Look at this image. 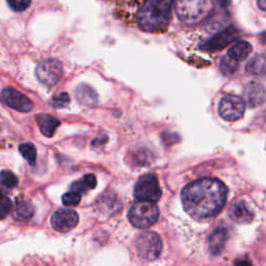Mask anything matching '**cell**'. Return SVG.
Returning <instances> with one entry per match:
<instances>
[{
  "mask_svg": "<svg viewBox=\"0 0 266 266\" xmlns=\"http://www.w3.org/2000/svg\"><path fill=\"white\" fill-rule=\"evenodd\" d=\"M244 103L249 104L251 107L262 105L266 100V91L263 85L251 82L244 87Z\"/></svg>",
  "mask_w": 266,
  "mask_h": 266,
  "instance_id": "cell-12",
  "label": "cell"
},
{
  "mask_svg": "<svg viewBox=\"0 0 266 266\" xmlns=\"http://www.w3.org/2000/svg\"><path fill=\"white\" fill-rule=\"evenodd\" d=\"M8 5L15 12H23L30 6L31 0H6Z\"/></svg>",
  "mask_w": 266,
  "mask_h": 266,
  "instance_id": "cell-26",
  "label": "cell"
},
{
  "mask_svg": "<svg viewBox=\"0 0 266 266\" xmlns=\"http://www.w3.org/2000/svg\"><path fill=\"white\" fill-rule=\"evenodd\" d=\"M252 52V45L250 43L241 41L236 43L231 48L229 49L227 55L234 59L237 63L240 64Z\"/></svg>",
  "mask_w": 266,
  "mask_h": 266,
  "instance_id": "cell-17",
  "label": "cell"
},
{
  "mask_svg": "<svg viewBox=\"0 0 266 266\" xmlns=\"http://www.w3.org/2000/svg\"><path fill=\"white\" fill-rule=\"evenodd\" d=\"M40 131L44 136L52 137L60 125V121L47 113H41L35 117Z\"/></svg>",
  "mask_w": 266,
  "mask_h": 266,
  "instance_id": "cell-14",
  "label": "cell"
},
{
  "mask_svg": "<svg viewBox=\"0 0 266 266\" xmlns=\"http://www.w3.org/2000/svg\"><path fill=\"white\" fill-rule=\"evenodd\" d=\"M238 37V31L234 27H229L221 30L220 32L213 35L211 39L204 43L203 49L209 52H215L224 49L229 44L233 43Z\"/></svg>",
  "mask_w": 266,
  "mask_h": 266,
  "instance_id": "cell-11",
  "label": "cell"
},
{
  "mask_svg": "<svg viewBox=\"0 0 266 266\" xmlns=\"http://www.w3.org/2000/svg\"><path fill=\"white\" fill-rule=\"evenodd\" d=\"M1 100L10 107L20 111L29 112L33 108L32 101L12 87H6L1 93Z\"/></svg>",
  "mask_w": 266,
  "mask_h": 266,
  "instance_id": "cell-10",
  "label": "cell"
},
{
  "mask_svg": "<svg viewBox=\"0 0 266 266\" xmlns=\"http://www.w3.org/2000/svg\"><path fill=\"white\" fill-rule=\"evenodd\" d=\"M228 239V232L224 228H217L209 237V249L213 255H219L223 252Z\"/></svg>",
  "mask_w": 266,
  "mask_h": 266,
  "instance_id": "cell-16",
  "label": "cell"
},
{
  "mask_svg": "<svg viewBox=\"0 0 266 266\" xmlns=\"http://www.w3.org/2000/svg\"><path fill=\"white\" fill-rule=\"evenodd\" d=\"M238 68H239V63H237V61H235L227 54L221 57L219 61L220 72L226 76H231L235 74L237 72Z\"/></svg>",
  "mask_w": 266,
  "mask_h": 266,
  "instance_id": "cell-20",
  "label": "cell"
},
{
  "mask_svg": "<svg viewBox=\"0 0 266 266\" xmlns=\"http://www.w3.org/2000/svg\"><path fill=\"white\" fill-rule=\"evenodd\" d=\"M159 216L158 207L154 203L136 202L128 212L130 223L138 229H146L154 225Z\"/></svg>",
  "mask_w": 266,
  "mask_h": 266,
  "instance_id": "cell-4",
  "label": "cell"
},
{
  "mask_svg": "<svg viewBox=\"0 0 266 266\" xmlns=\"http://www.w3.org/2000/svg\"><path fill=\"white\" fill-rule=\"evenodd\" d=\"M174 0H146L137 12L140 29L149 32L164 30L171 20V7Z\"/></svg>",
  "mask_w": 266,
  "mask_h": 266,
  "instance_id": "cell-2",
  "label": "cell"
},
{
  "mask_svg": "<svg viewBox=\"0 0 266 266\" xmlns=\"http://www.w3.org/2000/svg\"><path fill=\"white\" fill-rule=\"evenodd\" d=\"M76 99L79 103L86 106H95L98 103V95L92 86L82 83L79 84L75 90Z\"/></svg>",
  "mask_w": 266,
  "mask_h": 266,
  "instance_id": "cell-15",
  "label": "cell"
},
{
  "mask_svg": "<svg viewBox=\"0 0 266 266\" xmlns=\"http://www.w3.org/2000/svg\"><path fill=\"white\" fill-rule=\"evenodd\" d=\"M79 216L75 210L60 208L51 216V226L59 233H68L77 226Z\"/></svg>",
  "mask_w": 266,
  "mask_h": 266,
  "instance_id": "cell-9",
  "label": "cell"
},
{
  "mask_svg": "<svg viewBox=\"0 0 266 266\" xmlns=\"http://www.w3.org/2000/svg\"><path fill=\"white\" fill-rule=\"evenodd\" d=\"M34 214V208L29 202H18L14 210V218L18 221H27Z\"/></svg>",
  "mask_w": 266,
  "mask_h": 266,
  "instance_id": "cell-18",
  "label": "cell"
},
{
  "mask_svg": "<svg viewBox=\"0 0 266 266\" xmlns=\"http://www.w3.org/2000/svg\"><path fill=\"white\" fill-rule=\"evenodd\" d=\"M106 139H107V138H106V136H99V137H97V138L93 141V145H94L95 147H99V146H101V145H103V144L105 143Z\"/></svg>",
  "mask_w": 266,
  "mask_h": 266,
  "instance_id": "cell-29",
  "label": "cell"
},
{
  "mask_svg": "<svg viewBox=\"0 0 266 266\" xmlns=\"http://www.w3.org/2000/svg\"><path fill=\"white\" fill-rule=\"evenodd\" d=\"M136 250L140 258L147 261L156 260L161 254V239L155 232L143 233L137 238Z\"/></svg>",
  "mask_w": 266,
  "mask_h": 266,
  "instance_id": "cell-6",
  "label": "cell"
},
{
  "mask_svg": "<svg viewBox=\"0 0 266 266\" xmlns=\"http://www.w3.org/2000/svg\"><path fill=\"white\" fill-rule=\"evenodd\" d=\"M258 6L260 10L266 12V0H258Z\"/></svg>",
  "mask_w": 266,
  "mask_h": 266,
  "instance_id": "cell-31",
  "label": "cell"
},
{
  "mask_svg": "<svg viewBox=\"0 0 266 266\" xmlns=\"http://www.w3.org/2000/svg\"><path fill=\"white\" fill-rule=\"evenodd\" d=\"M19 152L30 165H33L37 161V149H35L34 145L30 143L21 144L19 146Z\"/></svg>",
  "mask_w": 266,
  "mask_h": 266,
  "instance_id": "cell-21",
  "label": "cell"
},
{
  "mask_svg": "<svg viewBox=\"0 0 266 266\" xmlns=\"http://www.w3.org/2000/svg\"><path fill=\"white\" fill-rule=\"evenodd\" d=\"M70 104V96L67 93H60L59 95L53 97L51 105L54 108H65Z\"/></svg>",
  "mask_w": 266,
  "mask_h": 266,
  "instance_id": "cell-25",
  "label": "cell"
},
{
  "mask_svg": "<svg viewBox=\"0 0 266 266\" xmlns=\"http://www.w3.org/2000/svg\"><path fill=\"white\" fill-rule=\"evenodd\" d=\"M245 70L252 75H266V56L261 54L254 56L249 60Z\"/></svg>",
  "mask_w": 266,
  "mask_h": 266,
  "instance_id": "cell-19",
  "label": "cell"
},
{
  "mask_svg": "<svg viewBox=\"0 0 266 266\" xmlns=\"http://www.w3.org/2000/svg\"><path fill=\"white\" fill-rule=\"evenodd\" d=\"M82 181L84 182V184L86 185V187L88 189H94L97 185V178H96V176L93 174L85 175L82 178Z\"/></svg>",
  "mask_w": 266,
  "mask_h": 266,
  "instance_id": "cell-28",
  "label": "cell"
},
{
  "mask_svg": "<svg viewBox=\"0 0 266 266\" xmlns=\"http://www.w3.org/2000/svg\"><path fill=\"white\" fill-rule=\"evenodd\" d=\"M229 215L238 224L251 223L254 218L253 212L246 206L244 202H236L229 209Z\"/></svg>",
  "mask_w": 266,
  "mask_h": 266,
  "instance_id": "cell-13",
  "label": "cell"
},
{
  "mask_svg": "<svg viewBox=\"0 0 266 266\" xmlns=\"http://www.w3.org/2000/svg\"><path fill=\"white\" fill-rule=\"evenodd\" d=\"M227 186L215 178H203L186 185L181 192L183 207L198 219L216 215L225 206Z\"/></svg>",
  "mask_w": 266,
  "mask_h": 266,
  "instance_id": "cell-1",
  "label": "cell"
},
{
  "mask_svg": "<svg viewBox=\"0 0 266 266\" xmlns=\"http://www.w3.org/2000/svg\"><path fill=\"white\" fill-rule=\"evenodd\" d=\"M176 13L187 25H196L206 20L213 8L212 0H177Z\"/></svg>",
  "mask_w": 266,
  "mask_h": 266,
  "instance_id": "cell-3",
  "label": "cell"
},
{
  "mask_svg": "<svg viewBox=\"0 0 266 266\" xmlns=\"http://www.w3.org/2000/svg\"><path fill=\"white\" fill-rule=\"evenodd\" d=\"M235 266H253V264L247 259H240L235 262Z\"/></svg>",
  "mask_w": 266,
  "mask_h": 266,
  "instance_id": "cell-30",
  "label": "cell"
},
{
  "mask_svg": "<svg viewBox=\"0 0 266 266\" xmlns=\"http://www.w3.org/2000/svg\"><path fill=\"white\" fill-rule=\"evenodd\" d=\"M245 103L240 97L227 95L219 102L218 113L225 121L234 122L241 119L244 114Z\"/></svg>",
  "mask_w": 266,
  "mask_h": 266,
  "instance_id": "cell-8",
  "label": "cell"
},
{
  "mask_svg": "<svg viewBox=\"0 0 266 266\" xmlns=\"http://www.w3.org/2000/svg\"><path fill=\"white\" fill-rule=\"evenodd\" d=\"M0 183L5 186L6 188L12 189L15 188L19 183V179L13 172L4 170L0 172Z\"/></svg>",
  "mask_w": 266,
  "mask_h": 266,
  "instance_id": "cell-22",
  "label": "cell"
},
{
  "mask_svg": "<svg viewBox=\"0 0 266 266\" xmlns=\"http://www.w3.org/2000/svg\"><path fill=\"white\" fill-rule=\"evenodd\" d=\"M81 201V194L70 191L63 196V204L66 207H75Z\"/></svg>",
  "mask_w": 266,
  "mask_h": 266,
  "instance_id": "cell-24",
  "label": "cell"
},
{
  "mask_svg": "<svg viewBox=\"0 0 266 266\" xmlns=\"http://www.w3.org/2000/svg\"><path fill=\"white\" fill-rule=\"evenodd\" d=\"M70 189L71 191H74V192H77L79 194H82V193H85L88 188L86 187V185L84 184V182L81 180H79V181H76L74 183L71 184L70 186Z\"/></svg>",
  "mask_w": 266,
  "mask_h": 266,
  "instance_id": "cell-27",
  "label": "cell"
},
{
  "mask_svg": "<svg viewBox=\"0 0 266 266\" xmlns=\"http://www.w3.org/2000/svg\"><path fill=\"white\" fill-rule=\"evenodd\" d=\"M13 207V203L11 199L0 189V219L5 218L10 213Z\"/></svg>",
  "mask_w": 266,
  "mask_h": 266,
  "instance_id": "cell-23",
  "label": "cell"
},
{
  "mask_svg": "<svg viewBox=\"0 0 266 266\" xmlns=\"http://www.w3.org/2000/svg\"><path fill=\"white\" fill-rule=\"evenodd\" d=\"M63 65L57 59H46L35 69V76L38 80L48 87L56 85L63 77Z\"/></svg>",
  "mask_w": 266,
  "mask_h": 266,
  "instance_id": "cell-7",
  "label": "cell"
},
{
  "mask_svg": "<svg viewBox=\"0 0 266 266\" xmlns=\"http://www.w3.org/2000/svg\"><path fill=\"white\" fill-rule=\"evenodd\" d=\"M161 194L159 181L153 174L140 177L134 186V197L137 201L155 203L161 198Z\"/></svg>",
  "mask_w": 266,
  "mask_h": 266,
  "instance_id": "cell-5",
  "label": "cell"
}]
</instances>
